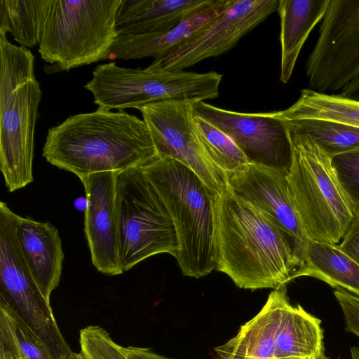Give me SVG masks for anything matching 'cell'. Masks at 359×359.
I'll list each match as a JSON object with an SVG mask.
<instances>
[{"mask_svg":"<svg viewBox=\"0 0 359 359\" xmlns=\"http://www.w3.org/2000/svg\"><path fill=\"white\" fill-rule=\"evenodd\" d=\"M191 101H162L142 107L158 158H173L191 170L215 195L227 187V176L207 154L198 135Z\"/></svg>","mask_w":359,"mask_h":359,"instance_id":"30bf717a","label":"cell"},{"mask_svg":"<svg viewBox=\"0 0 359 359\" xmlns=\"http://www.w3.org/2000/svg\"><path fill=\"white\" fill-rule=\"evenodd\" d=\"M52 0H1L0 34L9 32L22 47L39 45Z\"/></svg>","mask_w":359,"mask_h":359,"instance_id":"7402d4cb","label":"cell"},{"mask_svg":"<svg viewBox=\"0 0 359 359\" xmlns=\"http://www.w3.org/2000/svg\"><path fill=\"white\" fill-rule=\"evenodd\" d=\"M194 121L207 154L226 175L241 171L250 163L240 148L218 128L198 116L194 115Z\"/></svg>","mask_w":359,"mask_h":359,"instance_id":"d4e9b609","label":"cell"},{"mask_svg":"<svg viewBox=\"0 0 359 359\" xmlns=\"http://www.w3.org/2000/svg\"><path fill=\"white\" fill-rule=\"evenodd\" d=\"M320 359H331L330 358L325 355V354Z\"/></svg>","mask_w":359,"mask_h":359,"instance_id":"e575fe53","label":"cell"},{"mask_svg":"<svg viewBox=\"0 0 359 359\" xmlns=\"http://www.w3.org/2000/svg\"><path fill=\"white\" fill-rule=\"evenodd\" d=\"M212 0H122L116 17L119 36L165 32Z\"/></svg>","mask_w":359,"mask_h":359,"instance_id":"e0dca14e","label":"cell"},{"mask_svg":"<svg viewBox=\"0 0 359 359\" xmlns=\"http://www.w3.org/2000/svg\"><path fill=\"white\" fill-rule=\"evenodd\" d=\"M212 359H261L250 348L241 334H237L224 344L215 348Z\"/></svg>","mask_w":359,"mask_h":359,"instance_id":"f1b7e54d","label":"cell"},{"mask_svg":"<svg viewBox=\"0 0 359 359\" xmlns=\"http://www.w3.org/2000/svg\"><path fill=\"white\" fill-rule=\"evenodd\" d=\"M339 246L359 264V216L354 217Z\"/></svg>","mask_w":359,"mask_h":359,"instance_id":"f546056e","label":"cell"},{"mask_svg":"<svg viewBox=\"0 0 359 359\" xmlns=\"http://www.w3.org/2000/svg\"><path fill=\"white\" fill-rule=\"evenodd\" d=\"M334 295L344 314L346 330L359 339V297L341 288L335 289Z\"/></svg>","mask_w":359,"mask_h":359,"instance_id":"83f0119b","label":"cell"},{"mask_svg":"<svg viewBox=\"0 0 359 359\" xmlns=\"http://www.w3.org/2000/svg\"><path fill=\"white\" fill-rule=\"evenodd\" d=\"M217 266L239 288L278 290L301 266L292 239L228 187L215 195Z\"/></svg>","mask_w":359,"mask_h":359,"instance_id":"6da1fadb","label":"cell"},{"mask_svg":"<svg viewBox=\"0 0 359 359\" xmlns=\"http://www.w3.org/2000/svg\"><path fill=\"white\" fill-rule=\"evenodd\" d=\"M286 128L292 146L287 179L306 235L309 239L337 244L354 215L332 157L308 134Z\"/></svg>","mask_w":359,"mask_h":359,"instance_id":"5b68a950","label":"cell"},{"mask_svg":"<svg viewBox=\"0 0 359 359\" xmlns=\"http://www.w3.org/2000/svg\"><path fill=\"white\" fill-rule=\"evenodd\" d=\"M274 359H320L325 355L321 320L289 302L276 335Z\"/></svg>","mask_w":359,"mask_h":359,"instance_id":"d6986e66","label":"cell"},{"mask_svg":"<svg viewBox=\"0 0 359 359\" xmlns=\"http://www.w3.org/2000/svg\"><path fill=\"white\" fill-rule=\"evenodd\" d=\"M311 276L359 297V264L337 244L309 239L297 278Z\"/></svg>","mask_w":359,"mask_h":359,"instance_id":"ffe728a7","label":"cell"},{"mask_svg":"<svg viewBox=\"0 0 359 359\" xmlns=\"http://www.w3.org/2000/svg\"><path fill=\"white\" fill-rule=\"evenodd\" d=\"M0 346L19 359H57L38 335L2 301Z\"/></svg>","mask_w":359,"mask_h":359,"instance_id":"603a6c76","label":"cell"},{"mask_svg":"<svg viewBox=\"0 0 359 359\" xmlns=\"http://www.w3.org/2000/svg\"><path fill=\"white\" fill-rule=\"evenodd\" d=\"M118 172L80 178L86 195L84 231L93 264L102 273H123L120 257Z\"/></svg>","mask_w":359,"mask_h":359,"instance_id":"5bb4252c","label":"cell"},{"mask_svg":"<svg viewBox=\"0 0 359 359\" xmlns=\"http://www.w3.org/2000/svg\"><path fill=\"white\" fill-rule=\"evenodd\" d=\"M306 75L309 89L327 94L359 77V0H330Z\"/></svg>","mask_w":359,"mask_h":359,"instance_id":"9c48e42d","label":"cell"},{"mask_svg":"<svg viewBox=\"0 0 359 359\" xmlns=\"http://www.w3.org/2000/svg\"><path fill=\"white\" fill-rule=\"evenodd\" d=\"M230 2L231 0H212L163 33L119 36L112 46L111 54L115 58L123 60L152 57L153 62L162 63L168 55L223 13Z\"/></svg>","mask_w":359,"mask_h":359,"instance_id":"9a60e30c","label":"cell"},{"mask_svg":"<svg viewBox=\"0 0 359 359\" xmlns=\"http://www.w3.org/2000/svg\"><path fill=\"white\" fill-rule=\"evenodd\" d=\"M332 163L354 217L359 216V148L332 156Z\"/></svg>","mask_w":359,"mask_h":359,"instance_id":"4316f807","label":"cell"},{"mask_svg":"<svg viewBox=\"0 0 359 359\" xmlns=\"http://www.w3.org/2000/svg\"><path fill=\"white\" fill-rule=\"evenodd\" d=\"M16 236L36 284L50 302L52 292L60 283L64 259L57 228L47 222L19 216Z\"/></svg>","mask_w":359,"mask_h":359,"instance_id":"2e32d148","label":"cell"},{"mask_svg":"<svg viewBox=\"0 0 359 359\" xmlns=\"http://www.w3.org/2000/svg\"><path fill=\"white\" fill-rule=\"evenodd\" d=\"M0 169L9 192L33 182L34 130L41 90L34 57L0 34Z\"/></svg>","mask_w":359,"mask_h":359,"instance_id":"277c9868","label":"cell"},{"mask_svg":"<svg viewBox=\"0 0 359 359\" xmlns=\"http://www.w3.org/2000/svg\"><path fill=\"white\" fill-rule=\"evenodd\" d=\"M282 122L288 128L310 135L331 157L359 148V128L318 119Z\"/></svg>","mask_w":359,"mask_h":359,"instance_id":"cb8c5ba5","label":"cell"},{"mask_svg":"<svg viewBox=\"0 0 359 359\" xmlns=\"http://www.w3.org/2000/svg\"><path fill=\"white\" fill-rule=\"evenodd\" d=\"M130 359H170L158 354L148 348L128 346L126 348Z\"/></svg>","mask_w":359,"mask_h":359,"instance_id":"4dcf8cb0","label":"cell"},{"mask_svg":"<svg viewBox=\"0 0 359 359\" xmlns=\"http://www.w3.org/2000/svg\"><path fill=\"white\" fill-rule=\"evenodd\" d=\"M222 74L168 71L161 62L144 69L119 67L114 62L97 65L85 88L99 108L111 111L140 109L162 101L199 102L218 97Z\"/></svg>","mask_w":359,"mask_h":359,"instance_id":"52a82bcc","label":"cell"},{"mask_svg":"<svg viewBox=\"0 0 359 359\" xmlns=\"http://www.w3.org/2000/svg\"><path fill=\"white\" fill-rule=\"evenodd\" d=\"M194 115L228 135L250 163L289 170L292 146L285 124L273 111L243 113L224 109L205 101L195 102Z\"/></svg>","mask_w":359,"mask_h":359,"instance_id":"8fae6325","label":"cell"},{"mask_svg":"<svg viewBox=\"0 0 359 359\" xmlns=\"http://www.w3.org/2000/svg\"><path fill=\"white\" fill-rule=\"evenodd\" d=\"M79 337L81 352L88 359H130L126 348L100 326H87L80 330Z\"/></svg>","mask_w":359,"mask_h":359,"instance_id":"484cf974","label":"cell"},{"mask_svg":"<svg viewBox=\"0 0 359 359\" xmlns=\"http://www.w3.org/2000/svg\"><path fill=\"white\" fill-rule=\"evenodd\" d=\"M164 203L172 220L184 276L199 278L216 270L217 247L214 197L189 168L168 157L140 167Z\"/></svg>","mask_w":359,"mask_h":359,"instance_id":"3957f363","label":"cell"},{"mask_svg":"<svg viewBox=\"0 0 359 359\" xmlns=\"http://www.w3.org/2000/svg\"><path fill=\"white\" fill-rule=\"evenodd\" d=\"M43 156L79 179L142 167L158 158L143 120L123 110L100 108L70 116L48 129Z\"/></svg>","mask_w":359,"mask_h":359,"instance_id":"7a4b0ae2","label":"cell"},{"mask_svg":"<svg viewBox=\"0 0 359 359\" xmlns=\"http://www.w3.org/2000/svg\"><path fill=\"white\" fill-rule=\"evenodd\" d=\"M281 121L318 119L359 128V101L340 94L303 89L299 97L288 108L273 111Z\"/></svg>","mask_w":359,"mask_h":359,"instance_id":"44dd1931","label":"cell"},{"mask_svg":"<svg viewBox=\"0 0 359 359\" xmlns=\"http://www.w3.org/2000/svg\"><path fill=\"white\" fill-rule=\"evenodd\" d=\"M278 359H302V358H278Z\"/></svg>","mask_w":359,"mask_h":359,"instance_id":"d590c367","label":"cell"},{"mask_svg":"<svg viewBox=\"0 0 359 359\" xmlns=\"http://www.w3.org/2000/svg\"><path fill=\"white\" fill-rule=\"evenodd\" d=\"M118 201L123 272L158 254L176 257L178 245L172 220L140 167L118 172Z\"/></svg>","mask_w":359,"mask_h":359,"instance_id":"ba28073f","label":"cell"},{"mask_svg":"<svg viewBox=\"0 0 359 359\" xmlns=\"http://www.w3.org/2000/svg\"><path fill=\"white\" fill-rule=\"evenodd\" d=\"M351 359H359V342L358 345L351 347Z\"/></svg>","mask_w":359,"mask_h":359,"instance_id":"836d02e7","label":"cell"},{"mask_svg":"<svg viewBox=\"0 0 359 359\" xmlns=\"http://www.w3.org/2000/svg\"><path fill=\"white\" fill-rule=\"evenodd\" d=\"M340 95L359 101V77L344 88Z\"/></svg>","mask_w":359,"mask_h":359,"instance_id":"1f68e13d","label":"cell"},{"mask_svg":"<svg viewBox=\"0 0 359 359\" xmlns=\"http://www.w3.org/2000/svg\"><path fill=\"white\" fill-rule=\"evenodd\" d=\"M122 0H52L39 44L48 72L69 71L104 60L118 36Z\"/></svg>","mask_w":359,"mask_h":359,"instance_id":"8992f818","label":"cell"},{"mask_svg":"<svg viewBox=\"0 0 359 359\" xmlns=\"http://www.w3.org/2000/svg\"><path fill=\"white\" fill-rule=\"evenodd\" d=\"M62 359H88L82 352L74 353L72 352L70 354L66 355Z\"/></svg>","mask_w":359,"mask_h":359,"instance_id":"d6a6232c","label":"cell"},{"mask_svg":"<svg viewBox=\"0 0 359 359\" xmlns=\"http://www.w3.org/2000/svg\"><path fill=\"white\" fill-rule=\"evenodd\" d=\"M279 0H231L229 6L161 63L168 71H183L231 49L239 39L277 11Z\"/></svg>","mask_w":359,"mask_h":359,"instance_id":"4fadbf2b","label":"cell"},{"mask_svg":"<svg viewBox=\"0 0 359 359\" xmlns=\"http://www.w3.org/2000/svg\"><path fill=\"white\" fill-rule=\"evenodd\" d=\"M330 0H279L281 48L280 80L287 83L300 51L313 28L323 20Z\"/></svg>","mask_w":359,"mask_h":359,"instance_id":"ac0fdd59","label":"cell"},{"mask_svg":"<svg viewBox=\"0 0 359 359\" xmlns=\"http://www.w3.org/2000/svg\"><path fill=\"white\" fill-rule=\"evenodd\" d=\"M287 173V170L250 163L241 171L226 175L227 186L292 239L302 263L309 238L297 210Z\"/></svg>","mask_w":359,"mask_h":359,"instance_id":"7c38bea8","label":"cell"}]
</instances>
